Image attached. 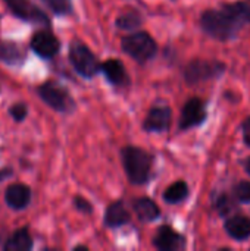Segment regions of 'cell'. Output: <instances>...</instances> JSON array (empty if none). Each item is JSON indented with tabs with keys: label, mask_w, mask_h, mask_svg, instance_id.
<instances>
[{
	"label": "cell",
	"mask_w": 250,
	"mask_h": 251,
	"mask_svg": "<svg viewBox=\"0 0 250 251\" xmlns=\"http://www.w3.org/2000/svg\"><path fill=\"white\" fill-rule=\"evenodd\" d=\"M121 156H122L124 169L127 172L130 182H133L136 185L146 184L150 176L152 156L147 151H144L143 149L133 147V146L122 149Z\"/></svg>",
	"instance_id": "1"
},
{
	"label": "cell",
	"mask_w": 250,
	"mask_h": 251,
	"mask_svg": "<svg viewBox=\"0 0 250 251\" xmlns=\"http://www.w3.org/2000/svg\"><path fill=\"white\" fill-rule=\"evenodd\" d=\"M100 69L103 71L106 79L111 84H113L116 87H125V85H128L130 78H128L127 71H125V66L122 65L121 60H118V59H109V60H106V62L102 63Z\"/></svg>",
	"instance_id": "12"
},
{
	"label": "cell",
	"mask_w": 250,
	"mask_h": 251,
	"mask_svg": "<svg viewBox=\"0 0 250 251\" xmlns=\"http://www.w3.org/2000/svg\"><path fill=\"white\" fill-rule=\"evenodd\" d=\"M133 209L137 215V218L143 222H152L155 221L156 218H159L161 215V210L158 207V204L147 199V197H140V199H136L133 201Z\"/></svg>",
	"instance_id": "14"
},
{
	"label": "cell",
	"mask_w": 250,
	"mask_h": 251,
	"mask_svg": "<svg viewBox=\"0 0 250 251\" xmlns=\"http://www.w3.org/2000/svg\"><path fill=\"white\" fill-rule=\"evenodd\" d=\"M153 244L158 250L177 251L184 247V238L175 232L171 226H161L153 238Z\"/></svg>",
	"instance_id": "10"
},
{
	"label": "cell",
	"mask_w": 250,
	"mask_h": 251,
	"mask_svg": "<svg viewBox=\"0 0 250 251\" xmlns=\"http://www.w3.org/2000/svg\"><path fill=\"white\" fill-rule=\"evenodd\" d=\"M4 200L13 210L25 209L31 200V190L24 184H12L4 193Z\"/></svg>",
	"instance_id": "13"
},
{
	"label": "cell",
	"mask_w": 250,
	"mask_h": 251,
	"mask_svg": "<svg viewBox=\"0 0 250 251\" xmlns=\"http://www.w3.org/2000/svg\"><path fill=\"white\" fill-rule=\"evenodd\" d=\"M222 9L228 13V16L234 21V24L239 28H242L243 25L250 22V6L248 3L239 1V3H233V4H225Z\"/></svg>",
	"instance_id": "18"
},
{
	"label": "cell",
	"mask_w": 250,
	"mask_h": 251,
	"mask_svg": "<svg viewBox=\"0 0 250 251\" xmlns=\"http://www.w3.org/2000/svg\"><path fill=\"white\" fill-rule=\"evenodd\" d=\"M171 125V110L167 106H156L153 107L146 121H144V129L149 132H164Z\"/></svg>",
	"instance_id": "11"
},
{
	"label": "cell",
	"mask_w": 250,
	"mask_h": 251,
	"mask_svg": "<svg viewBox=\"0 0 250 251\" xmlns=\"http://www.w3.org/2000/svg\"><path fill=\"white\" fill-rule=\"evenodd\" d=\"M245 141H246V144L250 147V132H248V135H246V138H245Z\"/></svg>",
	"instance_id": "28"
},
{
	"label": "cell",
	"mask_w": 250,
	"mask_h": 251,
	"mask_svg": "<svg viewBox=\"0 0 250 251\" xmlns=\"http://www.w3.org/2000/svg\"><path fill=\"white\" fill-rule=\"evenodd\" d=\"M38 96L41 100L57 112H69L74 107V100L68 90L55 81L44 82L38 88Z\"/></svg>",
	"instance_id": "5"
},
{
	"label": "cell",
	"mask_w": 250,
	"mask_h": 251,
	"mask_svg": "<svg viewBox=\"0 0 250 251\" xmlns=\"http://www.w3.org/2000/svg\"><path fill=\"white\" fill-rule=\"evenodd\" d=\"M246 169H248V172L250 174V157H249V160L246 162Z\"/></svg>",
	"instance_id": "29"
},
{
	"label": "cell",
	"mask_w": 250,
	"mask_h": 251,
	"mask_svg": "<svg viewBox=\"0 0 250 251\" xmlns=\"http://www.w3.org/2000/svg\"><path fill=\"white\" fill-rule=\"evenodd\" d=\"M4 3L9 7V10L22 21L31 22V24H38V25L50 24L47 15L41 9L34 6L29 0H4Z\"/></svg>",
	"instance_id": "6"
},
{
	"label": "cell",
	"mask_w": 250,
	"mask_h": 251,
	"mask_svg": "<svg viewBox=\"0 0 250 251\" xmlns=\"http://www.w3.org/2000/svg\"><path fill=\"white\" fill-rule=\"evenodd\" d=\"M236 197L243 201V203H249L250 201V182H240L237 187H236Z\"/></svg>",
	"instance_id": "23"
},
{
	"label": "cell",
	"mask_w": 250,
	"mask_h": 251,
	"mask_svg": "<svg viewBox=\"0 0 250 251\" xmlns=\"http://www.w3.org/2000/svg\"><path fill=\"white\" fill-rule=\"evenodd\" d=\"M243 129H245L246 132H250V118H248V119L243 122Z\"/></svg>",
	"instance_id": "27"
},
{
	"label": "cell",
	"mask_w": 250,
	"mask_h": 251,
	"mask_svg": "<svg viewBox=\"0 0 250 251\" xmlns=\"http://www.w3.org/2000/svg\"><path fill=\"white\" fill-rule=\"evenodd\" d=\"M69 60L75 71L85 76L91 78L99 71V62L97 57L91 53V50L81 41H74L69 47Z\"/></svg>",
	"instance_id": "4"
},
{
	"label": "cell",
	"mask_w": 250,
	"mask_h": 251,
	"mask_svg": "<svg viewBox=\"0 0 250 251\" xmlns=\"http://www.w3.org/2000/svg\"><path fill=\"white\" fill-rule=\"evenodd\" d=\"M74 204H75V207L80 212H84V213H91V210H93L91 204L85 199H83V197H75L74 199Z\"/></svg>",
	"instance_id": "26"
},
{
	"label": "cell",
	"mask_w": 250,
	"mask_h": 251,
	"mask_svg": "<svg viewBox=\"0 0 250 251\" xmlns=\"http://www.w3.org/2000/svg\"><path fill=\"white\" fill-rule=\"evenodd\" d=\"M55 13L59 15H68L71 13V0H43Z\"/></svg>",
	"instance_id": "22"
},
{
	"label": "cell",
	"mask_w": 250,
	"mask_h": 251,
	"mask_svg": "<svg viewBox=\"0 0 250 251\" xmlns=\"http://www.w3.org/2000/svg\"><path fill=\"white\" fill-rule=\"evenodd\" d=\"M116 25L121 28V29H136L141 25V18L137 12H127V13H122L121 16H118L116 19Z\"/></svg>",
	"instance_id": "21"
},
{
	"label": "cell",
	"mask_w": 250,
	"mask_h": 251,
	"mask_svg": "<svg viewBox=\"0 0 250 251\" xmlns=\"http://www.w3.org/2000/svg\"><path fill=\"white\" fill-rule=\"evenodd\" d=\"M200 22H202V28L209 35H212L214 38L221 40V41L233 38L236 35V32L240 29L224 9H221V10L211 9V10L203 12Z\"/></svg>",
	"instance_id": "2"
},
{
	"label": "cell",
	"mask_w": 250,
	"mask_h": 251,
	"mask_svg": "<svg viewBox=\"0 0 250 251\" xmlns=\"http://www.w3.org/2000/svg\"><path fill=\"white\" fill-rule=\"evenodd\" d=\"M156 43L147 32H134L122 40V50L140 63L150 60L156 54Z\"/></svg>",
	"instance_id": "3"
},
{
	"label": "cell",
	"mask_w": 250,
	"mask_h": 251,
	"mask_svg": "<svg viewBox=\"0 0 250 251\" xmlns=\"http://www.w3.org/2000/svg\"><path fill=\"white\" fill-rule=\"evenodd\" d=\"M206 118V110H205V103L194 97L190 99L183 110H181V118H180V128L181 129H189L196 125H200Z\"/></svg>",
	"instance_id": "8"
},
{
	"label": "cell",
	"mask_w": 250,
	"mask_h": 251,
	"mask_svg": "<svg viewBox=\"0 0 250 251\" xmlns=\"http://www.w3.org/2000/svg\"><path fill=\"white\" fill-rule=\"evenodd\" d=\"M32 247V240H31V235L29 232L22 228L16 232H13V235L6 240L4 246H3V250L6 251H28L31 250Z\"/></svg>",
	"instance_id": "17"
},
{
	"label": "cell",
	"mask_w": 250,
	"mask_h": 251,
	"mask_svg": "<svg viewBox=\"0 0 250 251\" xmlns=\"http://www.w3.org/2000/svg\"><path fill=\"white\" fill-rule=\"evenodd\" d=\"M0 59L7 62L9 65H13V63L22 62L24 53L21 51L18 46L6 43V44H0Z\"/></svg>",
	"instance_id": "20"
},
{
	"label": "cell",
	"mask_w": 250,
	"mask_h": 251,
	"mask_svg": "<svg viewBox=\"0 0 250 251\" xmlns=\"http://www.w3.org/2000/svg\"><path fill=\"white\" fill-rule=\"evenodd\" d=\"M225 229L234 240H246L250 237V221L242 215L233 216L225 222Z\"/></svg>",
	"instance_id": "16"
},
{
	"label": "cell",
	"mask_w": 250,
	"mask_h": 251,
	"mask_svg": "<svg viewBox=\"0 0 250 251\" xmlns=\"http://www.w3.org/2000/svg\"><path fill=\"white\" fill-rule=\"evenodd\" d=\"M187 196H189L187 184L183 182V181H178V182H175V184H172V185H169L167 188V191L164 194V199L169 204H177V203L183 201Z\"/></svg>",
	"instance_id": "19"
},
{
	"label": "cell",
	"mask_w": 250,
	"mask_h": 251,
	"mask_svg": "<svg viewBox=\"0 0 250 251\" xmlns=\"http://www.w3.org/2000/svg\"><path fill=\"white\" fill-rule=\"evenodd\" d=\"M10 116L16 121V122H21L25 119L27 116V106L22 104V103H16L10 107Z\"/></svg>",
	"instance_id": "24"
},
{
	"label": "cell",
	"mask_w": 250,
	"mask_h": 251,
	"mask_svg": "<svg viewBox=\"0 0 250 251\" xmlns=\"http://www.w3.org/2000/svg\"><path fill=\"white\" fill-rule=\"evenodd\" d=\"M60 43L59 40L49 31H38L32 35L31 40V49L41 57L50 59L59 51Z\"/></svg>",
	"instance_id": "9"
},
{
	"label": "cell",
	"mask_w": 250,
	"mask_h": 251,
	"mask_svg": "<svg viewBox=\"0 0 250 251\" xmlns=\"http://www.w3.org/2000/svg\"><path fill=\"white\" fill-rule=\"evenodd\" d=\"M224 69V65L221 63H211V62H203V60H194L187 65L184 75L186 79L192 84L205 81L208 78H212L218 75Z\"/></svg>",
	"instance_id": "7"
},
{
	"label": "cell",
	"mask_w": 250,
	"mask_h": 251,
	"mask_svg": "<svg viewBox=\"0 0 250 251\" xmlns=\"http://www.w3.org/2000/svg\"><path fill=\"white\" fill-rule=\"evenodd\" d=\"M231 204H233V203H230L228 197H225V196H221V197L218 199V201H217V207H218V210H220V213H221V215L228 213V212L233 209V206H231Z\"/></svg>",
	"instance_id": "25"
},
{
	"label": "cell",
	"mask_w": 250,
	"mask_h": 251,
	"mask_svg": "<svg viewBox=\"0 0 250 251\" xmlns=\"http://www.w3.org/2000/svg\"><path fill=\"white\" fill-rule=\"evenodd\" d=\"M130 222V213L125 209L122 201H115L112 203L105 213V225L109 228H116L122 226Z\"/></svg>",
	"instance_id": "15"
}]
</instances>
